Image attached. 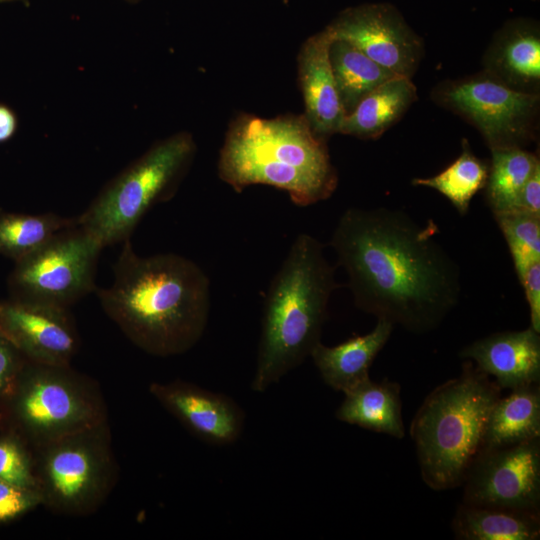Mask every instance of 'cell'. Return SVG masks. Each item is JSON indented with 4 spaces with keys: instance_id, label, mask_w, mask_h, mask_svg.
Returning a JSON list of instances; mask_svg holds the SVG:
<instances>
[{
    "instance_id": "1",
    "label": "cell",
    "mask_w": 540,
    "mask_h": 540,
    "mask_svg": "<svg viewBox=\"0 0 540 540\" xmlns=\"http://www.w3.org/2000/svg\"><path fill=\"white\" fill-rule=\"evenodd\" d=\"M437 232L401 210H345L329 244L355 306L413 333L437 328L461 295L459 267Z\"/></svg>"
},
{
    "instance_id": "2",
    "label": "cell",
    "mask_w": 540,
    "mask_h": 540,
    "mask_svg": "<svg viewBox=\"0 0 540 540\" xmlns=\"http://www.w3.org/2000/svg\"><path fill=\"white\" fill-rule=\"evenodd\" d=\"M97 295L105 313L145 352L167 357L190 350L210 311V281L194 261L175 253L139 256L130 239Z\"/></svg>"
},
{
    "instance_id": "3",
    "label": "cell",
    "mask_w": 540,
    "mask_h": 540,
    "mask_svg": "<svg viewBox=\"0 0 540 540\" xmlns=\"http://www.w3.org/2000/svg\"><path fill=\"white\" fill-rule=\"evenodd\" d=\"M218 175L236 192L268 185L301 207L328 199L338 184L326 140L313 132L304 114L236 117L220 150Z\"/></svg>"
},
{
    "instance_id": "4",
    "label": "cell",
    "mask_w": 540,
    "mask_h": 540,
    "mask_svg": "<svg viewBox=\"0 0 540 540\" xmlns=\"http://www.w3.org/2000/svg\"><path fill=\"white\" fill-rule=\"evenodd\" d=\"M338 287L324 245L296 236L265 296L253 391L264 392L310 356Z\"/></svg>"
},
{
    "instance_id": "5",
    "label": "cell",
    "mask_w": 540,
    "mask_h": 540,
    "mask_svg": "<svg viewBox=\"0 0 540 540\" xmlns=\"http://www.w3.org/2000/svg\"><path fill=\"white\" fill-rule=\"evenodd\" d=\"M501 388L471 361L462 373L437 386L411 423L424 483L442 491L461 486L482 450L490 412Z\"/></svg>"
},
{
    "instance_id": "6",
    "label": "cell",
    "mask_w": 540,
    "mask_h": 540,
    "mask_svg": "<svg viewBox=\"0 0 540 540\" xmlns=\"http://www.w3.org/2000/svg\"><path fill=\"white\" fill-rule=\"evenodd\" d=\"M196 153L188 132H178L151 146L95 197L76 218L103 247L130 239L155 204L172 198Z\"/></svg>"
},
{
    "instance_id": "7",
    "label": "cell",
    "mask_w": 540,
    "mask_h": 540,
    "mask_svg": "<svg viewBox=\"0 0 540 540\" xmlns=\"http://www.w3.org/2000/svg\"><path fill=\"white\" fill-rule=\"evenodd\" d=\"M11 390L15 418L37 446L106 423L101 394L69 365L30 361Z\"/></svg>"
},
{
    "instance_id": "8",
    "label": "cell",
    "mask_w": 540,
    "mask_h": 540,
    "mask_svg": "<svg viewBox=\"0 0 540 540\" xmlns=\"http://www.w3.org/2000/svg\"><path fill=\"white\" fill-rule=\"evenodd\" d=\"M106 424L38 446L37 488L51 509L83 515L108 495L115 465Z\"/></svg>"
},
{
    "instance_id": "9",
    "label": "cell",
    "mask_w": 540,
    "mask_h": 540,
    "mask_svg": "<svg viewBox=\"0 0 540 540\" xmlns=\"http://www.w3.org/2000/svg\"><path fill=\"white\" fill-rule=\"evenodd\" d=\"M431 99L475 127L490 151L524 148L536 138L540 94L514 90L483 70L439 83Z\"/></svg>"
},
{
    "instance_id": "10",
    "label": "cell",
    "mask_w": 540,
    "mask_h": 540,
    "mask_svg": "<svg viewBox=\"0 0 540 540\" xmlns=\"http://www.w3.org/2000/svg\"><path fill=\"white\" fill-rule=\"evenodd\" d=\"M104 247L77 222L15 262L11 299L68 309L95 290L97 261Z\"/></svg>"
},
{
    "instance_id": "11",
    "label": "cell",
    "mask_w": 540,
    "mask_h": 540,
    "mask_svg": "<svg viewBox=\"0 0 540 540\" xmlns=\"http://www.w3.org/2000/svg\"><path fill=\"white\" fill-rule=\"evenodd\" d=\"M462 485L464 504L539 512L540 437L481 451Z\"/></svg>"
},
{
    "instance_id": "12",
    "label": "cell",
    "mask_w": 540,
    "mask_h": 540,
    "mask_svg": "<svg viewBox=\"0 0 540 540\" xmlns=\"http://www.w3.org/2000/svg\"><path fill=\"white\" fill-rule=\"evenodd\" d=\"M327 28L333 38L351 43L398 76L412 78L424 56L422 39L389 3L349 7Z\"/></svg>"
},
{
    "instance_id": "13",
    "label": "cell",
    "mask_w": 540,
    "mask_h": 540,
    "mask_svg": "<svg viewBox=\"0 0 540 540\" xmlns=\"http://www.w3.org/2000/svg\"><path fill=\"white\" fill-rule=\"evenodd\" d=\"M0 327L30 361L68 366L78 336L68 309L14 299L0 302Z\"/></svg>"
},
{
    "instance_id": "14",
    "label": "cell",
    "mask_w": 540,
    "mask_h": 540,
    "mask_svg": "<svg viewBox=\"0 0 540 540\" xmlns=\"http://www.w3.org/2000/svg\"><path fill=\"white\" fill-rule=\"evenodd\" d=\"M150 393L191 433L213 445H228L241 435L245 414L223 393L182 380L152 383Z\"/></svg>"
},
{
    "instance_id": "15",
    "label": "cell",
    "mask_w": 540,
    "mask_h": 540,
    "mask_svg": "<svg viewBox=\"0 0 540 540\" xmlns=\"http://www.w3.org/2000/svg\"><path fill=\"white\" fill-rule=\"evenodd\" d=\"M540 333L531 326L498 332L466 346L461 357L493 378L501 389H516L540 381Z\"/></svg>"
},
{
    "instance_id": "16",
    "label": "cell",
    "mask_w": 540,
    "mask_h": 540,
    "mask_svg": "<svg viewBox=\"0 0 540 540\" xmlns=\"http://www.w3.org/2000/svg\"><path fill=\"white\" fill-rule=\"evenodd\" d=\"M332 40L326 27L305 40L297 57L304 116L313 132L324 140L339 133L345 118L329 59Z\"/></svg>"
},
{
    "instance_id": "17",
    "label": "cell",
    "mask_w": 540,
    "mask_h": 540,
    "mask_svg": "<svg viewBox=\"0 0 540 540\" xmlns=\"http://www.w3.org/2000/svg\"><path fill=\"white\" fill-rule=\"evenodd\" d=\"M483 71L506 86L539 94L540 29L536 21H507L494 35L482 60Z\"/></svg>"
},
{
    "instance_id": "18",
    "label": "cell",
    "mask_w": 540,
    "mask_h": 540,
    "mask_svg": "<svg viewBox=\"0 0 540 540\" xmlns=\"http://www.w3.org/2000/svg\"><path fill=\"white\" fill-rule=\"evenodd\" d=\"M393 329L391 322L377 319L375 327L367 334L353 336L333 347L319 342L310 357L323 381L334 390L346 393L370 378V366Z\"/></svg>"
},
{
    "instance_id": "19",
    "label": "cell",
    "mask_w": 540,
    "mask_h": 540,
    "mask_svg": "<svg viewBox=\"0 0 540 540\" xmlns=\"http://www.w3.org/2000/svg\"><path fill=\"white\" fill-rule=\"evenodd\" d=\"M342 422L357 425L398 439L405 435L402 419L400 385L395 382L372 381L370 378L344 393L336 411Z\"/></svg>"
},
{
    "instance_id": "20",
    "label": "cell",
    "mask_w": 540,
    "mask_h": 540,
    "mask_svg": "<svg viewBox=\"0 0 540 540\" xmlns=\"http://www.w3.org/2000/svg\"><path fill=\"white\" fill-rule=\"evenodd\" d=\"M417 98V88L411 78L393 77L366 95L345 116L339 133L377 139L403 117Z\"/></svg>"
},
{
    "instance_id": "21",
    "label": "cell",
    "mask_w": 540,
    "mask_h": 540,
    "mask_svg": "<svg viewBox=\"0 0 540 540\" xmlns=\"http://www.w3.org/2000/svg\"><path fill=\"white\" fill-rule=\"evenodd\" d=\"M540 437V388L532 384L511 390L494 404L482 450L510 446Z\"/></svg>"
},
{
    "instance_id": "22",
    "label": "cell",
    "mask_w": 540,
    "mask_h": 540,
    "mask_svg": "<svg viewBox=\"0 0 540 540\" xmlns=\"http://www.w3.org/2000/svg\"><path fill=\"white\" fill-rule=\"evenodd\" d=\"M452 530L461 540H536L540 537V514L462 503L453 518Z\"/></svg>"
},
{
    "instance_id": "23",
    "label": "cell",
    "mask_w": 540,
    "mask_h": 540,
    "mask_svg": "<svg viewBox=\"0 0 540 540\" xmlns=\"http://www.w3.org/2000/svg\"><path fill=\"white\" fill-rule=\"evenodd\" d=\"M329 59L345 116L376 87L398 76L341 39L331 41Z\"/></svg>"
},
{
    "instance_id": "24",
    "label": "cell",
    "mask_w": 540,
    "mask_h": 540,
    "mask_svg": "<svg viewBox=\"0 0 540 540\" xmlns=\"http://www.w3.org/2000/svg\"><path fill=\"white\" fill-rule=\"evenodd\" d=\"M75 223L76 219L52 212L31 215L0 210V255L17 262Z\"/></svg>"
},
{
    "instance_id": "25",
    "label": "cell",
    "mask_w": 540,
    "mask_h": 540,
    "mask_svg": "<svg viewBox=\"0 0 540 540\" xmlns=\"http://www.w3.org/2000/svg\"><path fill=\"white\" fill-rule=\"evenodd\" d=\"M489 166L462 140L459 157L447 168L429 178H414L412 184L432 188L444 195L460 215H465L475 194L485 188Z\"/></svg>"
},
{
    "instance_id": "26",
    "label": "cell",
    "mask_w": 540,
    "mask_h": 540,
    "mask_svg": "<svg viewBox=\"0 0 540 540\" xmlns=\"http://www.w3.org/2000/svg\"><path fill=\"white\" fill-rule=\"evenodd\" d=\"M491 154L485 188L487 203L496 214L511 209L540 161L536 154L524 148L492 150Z\"/></svg>"
},
{
    "instance_id": "27",
    "label": "cell",
    "mask_w": 540,
    "mask_h": 540,
    "mask_svg": "<svg viewBox=\"0 0 540 540\" xmlns=\"http://www.w3.org/2000/svg\"><path fill=\"white\" fill-rule=\"evenodd\" d=\"M493 215L507 242L520 279L532 264L540 262V217L520 211Z\"/></svg>"
},
{
    "instance_id": "28",
    "label": "cell",
    "mask_w": 540,
    "mask_h": 540,
    "mask_svg": "<svg viewBox=\"0 0 540 540\" xmlns=\"http://www.w3.org/2000/svg\"><path fill=\"white\" fill-rule=\"evenodd\" d=\"M0 480L38 490L31 458L13 438L0 439Z\"/></svg>"
},
{
    "instance_id": "29",
    "label": "cell",
    "mask_w": 540,
    "mask_h": 540,
    "mask_svg": "<svg viewBox=\"0 0 540 540\" xmlns=\"http://www.w3.org/2000/svg\"><path fill=\"white\" fill-rule=\"evenodd\" d=\"M41 502L37 489L0 480V521L11 520Z\"/></svg>"
},
{
    "instance_id": "30",
    "label": "cell",
    "mask_w": 540,
    "mask_h": 540,
    "mask_svg": "<svg viewBox=\"0 0 540 540\" xmlns=\"http://www.w3.org/2000/svg\"><path fill=\"white\" fill-rule=\"evenodd\" d=\"M21 354L10 340L0 336V396L12 389L23 366Z\"/></svg>"
},
{
    "instance_id": "31",
    "label": "cell",
    "mask_w": 540,
    "mask_h": 540,
    "mask_svg": "<svg viewBox=\"0 0 540 540\" xmlns=\"http://www.w3.org/2000/svg\"><path fill=\"white\" fill-rule=\"evenodd\" d=\"M519 281L529 305L530 326L540 333V262L532 264Z\"/></svg>"
},
{
    "instance_id": "32",
    "label": "cell",
    "mask_w": 540,
    "mask_h": 540,
    "mask_svg": "<svg viewBox=\"0 0 540 540\" xmlns=\"http://www.w3.org/2000/svg\"><path fill=\"white\" fill-rule=\"evenodd\" d=\"M508 211H520L540 217V165L534 169Z\"/></svg>"
},
{
    "instance_id": "33",
    "label": "cell",
    "mask_w": 540,
    "mask_h": 540,
    "mask_svg": "<svg viewBox=\"0 0 540 540\" xmlns=\"http://www.w3.org/2000/svg\"><path fill=\"white\" fill-rule=\"evenodd\" d=\"M17 115L9 106L0 103V143L7 142L16 133Z\"/></svg>"
},
{
    "instance_id": "34",
    "label": "cell",
    "mask_w": 540,
    "mask_h": 540,
    "mask_svg": "<svg viewBox=\"0 0 540 540\" xmlns=\"http://www.w3.org/2000/svg\"><path fill=\"white\" fill-rule=\"evenodd\" d=\"M0 336L2 337H5L9 340L8 336L6 335V333L4 332V330L0 327Z\"/></svg>"
},
{
    "instance_id": "35",
    "label": "cell",
    "mask_w": 540,
    "mask_h": 540,
    "mask_svg": "<svg viewBox=\"0 0 540 540\" xmlns=\"http://www.w3.org/2000/svg\"><path fill=\"white\" fill-rule=\"evenodd\" d=\"M15 1H27V0H0V2H15Z\"/></svg>"
},
{
    "instance_id": "36",
    "label": "cell",
    "mask_w": 540,
    "mask_h": 540,
    "mask_svg": "<svg viewBox=\"0 0 540 540\" xmlns=\"http://www.w3.org/2000/svg\"><path fill=\"white\" fill-rule=\"evenodd\" d=\"M126 1L131 2V3H136V2H138L139 0H126Z\"/></svg>"
}]
</instances>
